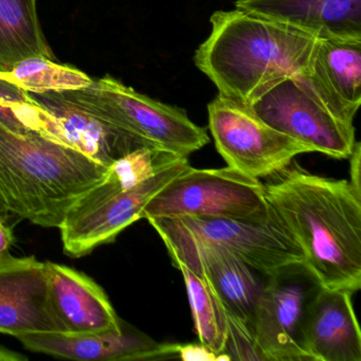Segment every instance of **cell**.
I'll use <instances>...</instances> for the list:
<instances>
[{
	"instance_id": "8fae6325",
	"label": "cell",
	"mask_w": 361,
	"mask_h": 361,
	"mask_svg": "<svg viewBox=\"0 0 361 361\" xmlns=\"http://www.w3.org/2000/svg\"><path fill=\"white\" fill-rule=\"evenodd\" d=\"M164 245L173 264H183L204 279L221 305L252 329L255 307L269 276L223 247L183 243Z\"/></svg>"
},
{
	"instance_id": "30bf717a",
	"label": "cell",
	"mask_w": 361,
	"mask_h": 361,
	"mask_svg": "<svg viewBox=\"0 0 361 361\" xmlns=\"http://www.w3.org/2000/svg\"><path fill=\"white\" fill-rule=\"evenodd\" d=\"M250 109L274 130L336 159H348L356 139L355 126L327 111L293 79L268 90Z\"/></svg>"
},
{
	"instance_id": "8992f818",
	"label": "cell",
	"mask_w": 361,
	"mask_h": 361,
	"mask_svg": "<svg viewBox=\"0 0 361 361\" xmlns=\"http://www.w3.org/2000/svg\"><path fill=\"white\" fill-rule=\"evenodd\" d=\"M147 221L164 243L223 247L267 276L289 266L303 265L301 249L274 212L268 221L262 223L192 217Z\"/></svg>"
},
{
	"instance_id": "7402d4cb",
	"label": "cell",
	"mask_w": 361,
	"mask_h": 361,
	"mask_svg": "<svg viewBox=\"0 0 361 361\" xmlns=\"http://www.w3.org/2000/svg\"><path fill=\"white\" fill-rule=\"evenodd\" d=\"M173 265L183 274L200 343L215 354H221L226 344V324L221 304L204 279L196 276L183 264Z\"/></svg>"
},
{
	"instance_id": "603a6c76",
	"label": "cell",
	"mask_w": 361,
	"mask_h": 361,
	"mask_svg": "<svg viewBox=\"0 0 361 361\" xmlns=\"http://www.w3.org/2000/svg\"><path fill=\"white\" fill-rule=\"evenodd\" d=\"M221 310L226 324V344L221 354L227 355L230 361H265L255 341L252 329L227 312L223 306Z\"/></svg>"
},
{
	"instance_id": "3957f363",
	"label": "cell",
	"mask_w": 361,
	"mask_h": 361,
	"mask_svg": "<svg viewBox=\"0 0 361 361\" xmlns=\"http://www.w3.org/2000/svg\"><path fill=\"white\" fill-rule=\"evenodd\" d=\"M109 168L68 145L0 124V221L59 228Z\"/></svg>"
},
{
	"instance_id": "9c48e42d",
	"label": "cell",
	"mask_w": 361,
	"mask_h": 361,
	"mask_svg": "<svg viewBox=\"0 0 361 361\" xmlns=\"http://www.w3.org/2000/svg\"><path fill=\"white\" fill-rule=\"evenodd\" d=\"M320 285L302 264L268 276L252 331L265 361H312L301 342L306 305Z\"/></svg>"
},
{
	"instance_id": "5b68a950",
	"label": "cell",
	"mask_w": 361,
	"mask_h": 361,
	"mask_svg": "<svg viewBox=\"0 0 361 361\" xmlns=\"http://www.w3.org/2000/svg\"><path fill=\"white\" fill-rule=\"evenodd\" d=\"M272 211L259 179L230 166H188L162 188L143 209L141 219H228L268 221Z\"/></svg>"
},
{
	"instance_id": "83f0119b",
	"label": "cell",
	"mask_w": 361,
	"mask_h": 361,
	"mask_svg": "<svg viewBox=\"0 0 361 361\" xmlns=\"http://www.w3.org/2000/svg\"><path fill=\"white\" fill-rule=\"evenodd\" d=\"M8 252L3 253V255H0V265L4 263V262L6 261V259H7L8 257Z\"/></svg>"
},
{
	"instance_id": "e0dca14e",
	"label": "cell",
	"mask_w": 361,
	"mask_h": 361,
	"mask_svg": "<svg viewBox=\"0 0 361 361\" xmlns=\"http://www.w3.org/2000/svg\"><path fill=\"white\" fill-rule=\"evenodd\" d=\"M234 6L319 37L361 39V0H235Z\"/></svg>"
},
{
	"instance_id": "d6986e66",
	"label": "cell",
	"mask_w": 361,
	"mask_h": 361,
	"mask_svg": "<svg viewBox=\"0 0 361 361\" xmlns=\"http://www.w3.org/2000/svg\"><path fill=\"white\" fill-rule=\"evenodd\" d=\"M37 56L54 60L39 24L37 0H0V71Z\"/></svg>"
},
{
	"instance_id": "ba28073f",
	"label": "cell",
	"mask_w": 361,
	"mask_h": 361,
	"mask_svg": "<svg viewBox=\"0 0 361 361\" xmlns=\"http://www.w3.org/2000/svg\"><path fill=\"white\" fill-rule=\"evenodd\" d=\"M188 166L189 160L183 157L130 189L96 200L79 198L59 227L65 253L84 257L113 243L126 228L141 219L149 200Z\"/></svg>"
},
{
	"instance_id": "6da1fadb",
	"label": "cell",
	"mask_w": 361,
	"mask_h": 361,
	"mask_svg": "<svg viewBox=\"0 0 361 361\" xmlns=\"http://www.w3.org/2000/svg\"><path fill=\"white\" fill-rule=\"evenodd\" d=\"M266 200L321 287H361V195L345 179L319 176L295 160L262 181Z\"/></svg>"
},
{
	"instance_id": "ac0fdd59",
	"label": "cell",
	"mask_w": 361,
	"mask_h": 361,
	"mask_svg": "<svg viewBox=\"0 0 361 361\" xmlns=\"http://www.w3.org/2000/svg\"><path fill=\"white\" fill-rule=\"evenodd\" d=\"M31 94L56 118L67 145L103 166H111L126 154L145 147L119 128L88 113L61 92Z\"/></svg>"
},
{
	"instance_id": "5bb4252c",
	"label": "cell",
	"mask_w": 361,
	"mask_h": 361,
	"mask_svg": "<svg viewBox=\"0 0 361 361\" xmlns=\"http://www.w3.org/2000/svg\"><path fill=\"white\" fill-rule=\"evenodd\" d=\"M295 82L327 111L354 123L361 103V39L320 37L310 75Z\"/></svg>"
},
{
	"instance_id": "d4e9b609",
	"label": "cell",
	"mask_w": 361,
	"mask_h": 361,
	"mask_svg": "<svg viewBox=\"0 0 361 361\" xmlns=\"http://www.w3.org/2000/svg\"><path fill=\"white\" fill-rule=\"evenodd\" d=\"M361 145L360 142H356L353 153L350 157V180L348 181L350 187L354 189L358 195H361V181H360V160H361Z\"/></svg>"
},
{
	"instance_id": "4fadbf2b",
	"label": "cell",
	"mask_w": 361,
	"mask_h": 361,
	"mask_svg": "<svg viewBox=\"0 0 361 361\" xmlns=\"http://www.w3.org/2000/svg\"><path fill=\"white\" fill-rule=\"evenodd\" d=\"M27 350L80 361H149L177 358V343H159L122 325L121 331L39 333L18 336Z\"/></svg>"
},
{
	"instance_id": "4316f807",
	"label": "cell",
	"mask_w": 361,
	"mask_h": 361,
	"mask_svg": "<svg viewBox=\"0 0 361 361\" xmlns=\"http://www.w3.org/2000/svg\"><path fill=\"white\" fill-rule=\"evenodd\" d=\"M28 360V357L18 354L5 346L0 345V361H23Z\"/></svg>"
},
{
	"instance_id": "52a82bcc",
	"label": "cell",
	"mask_w": 361,
	"mask_h": 361,
	"mask_svg": "<svg viewBox=\"0 0 361 361\" xmlns=\"http://www.w3.org/2000/svg\"><path fill=\"white\" fill-rule=\"evenodd\" d=\"M209 128L228 166L264 179L314 149L272 128L250 107L219 96L208 105Z\"/></svg>"
},
{
	"instance_id": "9a60e30c",
	"label": "cell",
	"mask_w": 361,
	"mask_h": 361,
	"mask_svg": "<svg viewBox=\"0 0 361 361\" xmlns=\"http://www.w3.org/2000/svg\"><path fill=\"white\" fill-rule=\"evenodd\" d=\"M301 342L312 361H361L352 293L319 286L306 305Z\"/></svg>"
},
{
	"instance_id": "2e32d148",
	"label": "cell",
	"mask_w": 361,
	"mask_h": 361,
	"mask_svg": "<svg viewBox=\"0 0 361 361\" xmlns=\"http://www.w3.org/2000/svg\"><path fill=\"white\" fill-rule=\"evenodd\" d=\"M52 312L64 334L121 331L122 321L94 280L62 264L46 262Z\"/></svg>"
},
{
	"instance_id": "7c38bea8",
	"label": "cell",
	"mask_w": 361,
	"mask_h": 361,
	"mask_svg": "<svg viewBox=\"0 0 361 361\" xmlns=\"http://www.w3.org/2000/svg\"><path fill=\"white\" fill-rule=\"evenodd\" d=\"M0 333H63L50 304L46 262L9 255L0 265Z\"/></svg>"
},
{
	"instance_id": "cb8c5ba5",
	"label": "cell",
	"mask_w": 361,
	"mask_h": 361,
	"mask_svg": "<svg viewBox=\"0 0 361 361\" xmlns=\"http://www.w3.org/2000/svg\"><path fill=\"white\" fill-rule=\"evenodd\" d=\"M217 356L202 343L178 344L177 358L183 361H217Z\"/></svg>"
},
{
	"instance_id": "277c9868",
	"label": "cell",
	"mask_w": 361,
	"mask_h": 361,
	"mask_svg": "<svg viewBox=\"0 0 361 361\" xmlns=\"http://www.w3.org/2000/svg\"><path fill=\"white\" fill-rule=\"evenodd\" d=\"M61 94L145 147L189 157L210 141L206 128L196 126L185 111L140 94L115 78H101L88 87Z\"/></svg>"
},
{
	"instance_id": "484cf974",
	"label": "cell",
	"mask_w": 361,
	"mask_h": 361,
	"mask_svg": "<svg viewBox=\"0 0 361 361\" xmlns=\"http://www.w3.org/2000/svg\"><path fill=\"white\" fill-rule=\"evenodd\" d=\"M13 242V236L9 226L0 221V255L8 252V249Z\"/></svg>"
},
{
	"instance_id": "7a4b0ae2",
	"label": "cell",
	"mask_w": 361,
	"mask_h": 361,
	"mask_svg": "<svg viewBox=\"0 0 361 361\" xmlns=\"http://www.w3.org/2000/svg\"><path fill=\"white\" fill-rule=\"evenodd\" d=\"M210 23L194 62L221 96L250 107L284 80L310 75L318 35L236 8L214 12Z\"/></svg>"
},
{
	"instance_id": "44dd1931",
	"label": "cell",
	"mask_w": 361,
	"mask_h": 361,
	"mask_svg": "<svg viewBox=\"0 0 361 361\" xmlns=\"http://www.w3.org/2000/svg\"><path fill=\"white\" fill-rule=\"evenodd\" d=\"M0 78L30 94L82 90L94 81L75 67L58 64L43 56L24 59L8 71H0Z\"/></svg>"
},
{
	"instance_id": "ffe728a7",
	"label": "cell",
	"mask_w": 361,
	"mask_h": 361,
	"mask_svg": "<svg viewBox=\"0 0 361 361\" xmlns=\"http://www.w3.org/2000/svg\"><path fill=\"white\" fill-rule=\"evenodd\" d=\"M0 124L20 135H39L66 145L56 118L46 111L30 92L1 78Z\"/></svg>"
}]
</instances>
